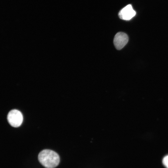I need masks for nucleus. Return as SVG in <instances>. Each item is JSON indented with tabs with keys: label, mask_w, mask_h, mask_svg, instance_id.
Masks as SVG:
<instances>
[{
	"label": "nucleus",
	"mask_w": 168,
	"mask_h": 168,
	"mask_svg": "<svg viewBox=\"0 0 168 168\" xmlns=\"http://www.w3.org/2000/svg\"><path fill=\"white\" fill-rule=\"evenodd\" d=\"M38 159L40 164L46 168H54L58 165L60 162L58 154L49 149L41 151L38 155Z\"/></svg>",
	"instance_id": "f257e3e1"
},
{
	"label": "nucleus",
	"mask_w": 168,
	"mask_h": 168,
	"mask_svg": "<svg viewBox=\"0 0 168 168\" xmlns=\"http://www.w3.org/2000/svg\"><path fill=\"white\" fill-rule=\"evenodd\" d=\"M136 14V12L133 9L132 5L128 4L119 11L118 16L121 19L129 20L133 17Z\"/></svg>",
	"instance_id": "20e7f679"
},
{
	"label": "nucleus",
	"mask_w": 168,
	"mask_h": 168,
	"mask_svg": "<svg viewBox=\"0 0 168 168\" xmlns=\"http://www.w3.org/2000/svg\"><path fill=\"white\" fill-rule=\"evenodd\" d=\"M162 162L164 165L168 168V155L165 156L163 159Z\"/></svg>",
	"instance_id": "39448f33"
},
{
	"label": "nucleus",
	"mask_w": 168,
	"mask_h": 168,
	"mask_svg": "<svg viewBox=\"0 0 168 168\" xmlns=\"http://www.w3.org/2000/svg\"><path fill=\"white\" fill-rule=\"evenodd\" d=\"M7 119L11 126L14 127H18L21 125L23 118L21 112L14 109L11 110L9 112Z\"/></svg>",
	"instance_id": "f03ea898"
},
{
	"label": "nucleus",
	"mask_w": 168,
	"mask_h": 168,
	"mask_svg": "<svg viewBox=\"0 0 168 168\" xmlns=\"http://www.w3.org/2000/svg\"><path fill=\"white\" fill-rule=\"evenodd\" d=\"M128 40V37L126 34L119 32L115 35L113 43L115 48L118 50H120L126 44Z\"/></svg>",
	"instance_id": "7ed1b4c3"
}]
</instances>
